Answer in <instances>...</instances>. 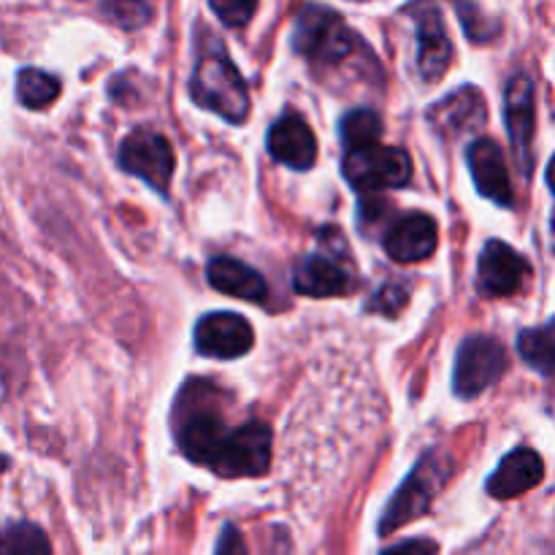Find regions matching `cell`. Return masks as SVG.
<instances>
[{"label": "cell", "mask_w": 555, "mask_h": 555, "mask_svg": "<svg viewBox=\"0 0 555 555\" xmlns=\"http://www.w3.org/2000/svg\"><path fill=\"white\" fill-rule=\"evenodd\" d=\"M195 350L217 361H233L253 350L255 331L247 318L236 312H211L195 323Z\"/></svg>", "instance_id": "11"}, {"label": "cell", "mask_w": 555, "mask_h": 555, "mask_svg": "<svg viewBox=\"0 0 555 555\" xmlns=\"http://www.w3.org/2000/svg\"><path fill=\"white\" fill-rule=\"evenodd\" d=\"M455 11H459L461 22H464V33L472 38V41L486 43V41H491V38H496L499 33H502L499 22L491 20V16H486V11H482L480 5L459 3V5H455Z\"/></svg>", "instance_id": "24"}, {"label": "cell", "mask_w": 555, "mask_h": 555, "mask_svg": "<svg viewBox=\"0 0 555 555\" xmlns=\"http://www.w3.org/2000/svg\"><path fill=\"white\" fill-rule=\"evenodd\" d=\"M545 477V461L537 450L531 448H515L502 459L491 477L486 482L488 496L507 502V499L524 496L526 491L537 488Z\"/></svg>", "instance_id": "16"}, {"label": "cell", "mask_w": 555, "mask_h": 555, "mask_svg": "<svg viewBox=\"0 0 555 555\" xmlns=\"http://www.w3.org/2000/svg\"><path fill=\"white\" fill-rule=\"evenodd\" d=\"M466 163H469L472 179H475V188L480 190L482 198H488L496 206H504V209L515 206L513 179H509L507 160H504V152L496 141H472L469 150H466Z\"/></svg>", "instance_id": "13"}, {"label": "cell", "mask_w": 555, "mask_h": 555, "mask_svg": "<svg viewBox=\"0 0 555 555\" xmlns=\"http://www.w3.org/2000/svg\"><path fill=\"white\" fill-rule=\"evenodd\" d=\"M383 130V117H379L374 108H352V112H347L339 122L341 144L347 146V152L377 144Z\"/></svg>", "instance_id": "21"}, {"label": "cell", "mask_w": 555, "mask_h": 555, "mask_svg": "<svg viewBox=\"0 0 555 555\" xmlns=\"http://www.w3.org/2000/svg\"><path fill=\"white\" fill-rule=\"evenodd\" d=\"M504 122H507L509 144H513L515 166H518L520 177L529 179L531 171H534L531 141H534L537 125V85L526 70H518L507 81V90H504Z\"/></svg>", "instance_id": "8"}, {"label": "cell", "mask_w": 555, "mask_h": 555, "mask_svg": "<svg viewBox=\"0 0 555 555\" xmlns=\"http://www.w3.org/2000/svg\"><path fill=\"white\" fill-rule=\"evenodd\" d=\"M450 63H453V43L444 30L442 14L434 5H426L417 16V70H421V79L434 85L448 74Z\"/></svg>", "instance_id": "17"}, {"label": "cell", "mask_w": 555, "mask_h": 555, "mask_svg": "<svg viewBox=\"0 0 555 555\" xmlns=\"http://www.w3.org/2000/svg\"><path fill=\"white\" fill-rule=\"evenodd\" d=\"M209 9L225 22L228 27H244L258 11V3H247V0H228V3H220V0H211Z\"/></svg>", "instance_id": "26"}, {"label": "cell", "mask_w": 555, "mask_h": 555, "mask_svg": "<svg viewBox=\"0 0 555 555\" xmlns=\"http://www.w3.org/2000/svg\"><path fill=\"white\" fill-rule=\"evenodd\" d=\"M266 150L282 166L293 171H309L318 160V139L307 119L296 112H287L276 119L266 135Z\"/></svg>", "instance_id": "14"}, {"label": "cell", "mask_w": 555, "mask_h": 555, "mask_svg": "<svg viewBox=\"0 0 555 555\" xmlns=\"http://www.w3.org/2000/svg\"><path fill=\"white\" fill-rule=\"evenodd\" d=\"M453 472L455 464L453 459H450V453H444V450L439 448L423 453L421 461L415 464V469L406 475V480L401 482L399 491L390 496L388 507H385L383 518H379V534H393L396 529H401V526L412 524V520H417L421 515H426L428 509H431L434 499L439 496V491L450 482Z\"/></svg>", "instance_id": "4"}, {"label": "cell", "mask_w": 555, "mask_h": 555, "mask_svg": "<svg viewBox=\"0 0 555 555\" xmlns=\"http://www.w3.org/2000/svg\"><path fill=\"white\" fill-rule=\"evenodd\" d=\"M60 95V79L38 68H22L16 74V98L27 108H47Z\"/></svg>", "instance_id": "23"}, {"label": "cell", "mask_w": 555, "mask_h": 555, "mask_svg": "<svg viewBox=\"0 0 555 555\" xmlns=\"http://www.w3.org/2000/svg\"><path fill=\"white\" fill-rule=\"evenodd\" d=\"M271 466V428L263 421H247L231 431L220 461L215 464V475L225 480L236 477H260Z\"/></svg>", "instance_id": "9"}, {"label": "cell", "mask_w": 555, "mask_h": 555, "mask_svg": "<svg viewBox=\"0 0 555 555\" xmlns=\"http://www.w3.org/2000/svg\"><path fill=\"white\" fill-rule=\"evenodd\" d=\"M293 49L323 68H341L352 57L372 54L366 41L352 33L328 5H304L298 11L293 25Z\"/></svg>", "instance_id": "3"}, {"label": "cell", "mask_w": 555, "mask_h": 555, "mask_svg": "<svg viewBox=\"0 0 555 555\" xmlns=\"http://www.w3.org/2000/svg\"><path fill=\"white\" fill-rule=\"evenodd\" d=\"M119 166L130 177L144 179L155 193L168 195L177 157H173V146L166 135L155 133V130L135 128L119 144Z\"/></svg>", "instance_id": "7"}, {"label": "cell", "mask_w": 555, "mask_h": 555, "mask_svg": "<svg viewBox=\"0 0 555 555\" xmlns=\"http://www.w3.org/2000/svg\"><path fill=\"white\" fill-rule=\"evenodd\" d=\"M215 555H249L247 553V545H244L242 531H238L233 524L222 526L220 537H217Z\"/></svg>", "instance_id": "28"}, {"label": "cell", "mask_w": 555, "mask_h": 555, "mask_svg": "<svg viewBox=\"0 0 555 555\" xmlns=\"http://www.w3.org/2000/svg\"><path fill=\"white\" fill-rule=\"evenodd\" d=\"M190 98L233 125H242L249 114L247 81L228 57L220 38L211 33L198 47V60L190 79Z\"/></svg>", "instance_id": "2"}, {"label": "cell", "mask_w": 555, "mask_h": 555, "mask_svg": "<svg viewBox=\"0 0 555 555\" xmlns=\"http://www.w3.org/2000/svg\"><path fill=\"white\" fill-rule=\"evenodd\" d=\"M439 242V228L431 215L410 211L385 233V253L396 263H421L431 258Z\"/></svg>", "instance_id": "15"}, {"label": "cell", "mask_w": 555, "mask_h": 555, "mask_svg": "<svg viewBox=\"0 0 555 555\" xmlns=\"http://www.w3.org/2000/svg\"><path fill=\"white\" fill-rule=\"evenodd\" d=\"M206 280L215 291L225 296L244 298V301H266L269 298V285L253 266L242 263L236 258H215L206 266Z\"/></svg>", "instance_id": "19"}, {"label": "cell", "mask_w": 555, "mask_h": 555, "mask_svg": "<svg viewBox=\"0 0 555 555\" xmlns=\"http://www.w3.org/2000/svg\"><path fill=\"white\" fill-rule=\"evenodd\" d=\"M0 555H52V545L41 526L20 520L0 529Z\"/></svg>", "instance_id": "22"}, {"label": "cell", "mask_w": 555, "mask_h": 555, "mask_svg": "<svg viewBox=\"0 0 555 555\" xmlns=\"http://www.w3.org/2000/svg\"><path fill=\"white\" fill-rule=\"evenodd\" d=\"M293 291L309 298L347 296L352 291V276L341 263H334L323 255H307L293 269Z\"/></svg>", "instance_id": "18"}, {"label": "cell", "mask_w": 555, "mask_h": 555, "mask_svg": "<svg viewBox=\"0 0 555 555\" xmlns=\"http://www.w3.org/2000/svg\"><path fill=\"white\" fill-rule=\"evenodd\" d=\"M341 173L347 184L358 193H379V190L406 188L412 179V157L401 146H361L350 150L341 160Z\"/></svg>", "instance_id": "5"}, {"label": "cell", "mask_w": 555, "mask_h": 555, "mask_svg": "<svg viewBox=\"0 0 555 555\" xmlns=\"http://www.w3.org/2000/svg\"><path fill=\"white\" fill-rule=\"evenodd\" d=\"M509 358L499 339L486 334L461 341L455 356L453 390L459 399H477L507 374Z\"/></svg>", "instance_id": "6"}, {"label": "cell", "mask_w": 555, "mask_h": 555, "mask_svg": "<svg viewBox=\"0 0 555 555\" xmlns=\"http://www.w3.org/2000/svg\"><path fill=\"white\" fill-rule=\"evenodd\" d=\"M486 98L475 85H464L428 108V125L442 139H464L486 125Z\"/></svg>", "instance_id": "12"}, {"label": "cell", "mask_w": 555, "mask_h": 555, "mask_svg": "<svg viewBox=\"0 0 555 555\" xmlns=\"http://www.w3.org/2000/svg\"><path fill=\"white\" fill-rule=\"evenodd\" d=\"M518 352L531 369L551 377L555 369V323L547 320L540 328H526L518 336Z\"/></svg>", "instance_id": "20"}, {"label": "cell", "mask_w": 555, "mask_h": 555, "mask_svg": "<svg viewBox=\"0 0 555 555\" xmlns=\"http://www.w3.org/2000/svg\"><path fill=\"white\" fill-rule=\"evenodd\" d=\"M439 547L434 540H406L401 542V545H393L388 547V551H383L379 555H437Z\"/></svg>", "instance_id": "29"}, {"label": "cell", "mask_w": 555, "mask_h": 555, "mask_svg": "<svg viewBox=\"0 0 555 555\" xmlns=\"http://www.w3.org/2000/svg\"><path fill=\"white\" fill-rule=\"evenodd\" d=\"M531 276V266L518 249L502 238H491L477 260V287L486 298H507L524 291Z\"/></svg>", "instance_id": "10"}, {"label": "cell", "mask_w": 555, "mask_h": 555, "mask_svg": "<svg viewBox=\"0 0 555 555\" xmlns=\"http://www.w3.org/2000/svg\"><path fill=\"white\" fill-rule=\"evenodd\" d=\"M5 469H9V459H5V455H0V475H3Z\"/></svg>", "instance_id": "30"}, {"label": "cell", "mask_w": 555, "mask_h": 555, "mask_svg": "<svg viewBox=\"0 0 555 555\" xmlns=\"http://www.w3.org/2000/svg\"><path fill=\"white\" fill-rule=\"evenodd\" d=\"M406 304V291L401 285H383L377 293H374V298L369 301V312H379V314H388V318H393V314H399V309Z\"/></svg>", "instance_id": "27"}, {"label": "cell", "mask_w": 555, "mask_h": 555, "mask_svg": "<svg viewBox=\"0 0 555 555\" xmlns=\"http://www.w3.org/2000/svg\"><path fill=\"white\" fill-rule=\"evenodd\" d=\"M101 11L108 20L117 22L119 27H128V30L146 25V20L152 16V5L146 3H106Z\"/></svg>", "instance_id": "25"}, {"label": "cell", "mask_w": 555, "mask_h": 555, "mask_svg": "<svg viewBox=\"0 0 555 555\" xmlns=\"http://www.w3.org/2000/svg\"><path fill=\"white\" fill-rule=\"evenodd\" d=\"M220 388L206 379H190L177 399V444L188 461L209 466L220 461L233 428L220 410Z\"/></svg>", "instance_id": "1"}]
</instances>
